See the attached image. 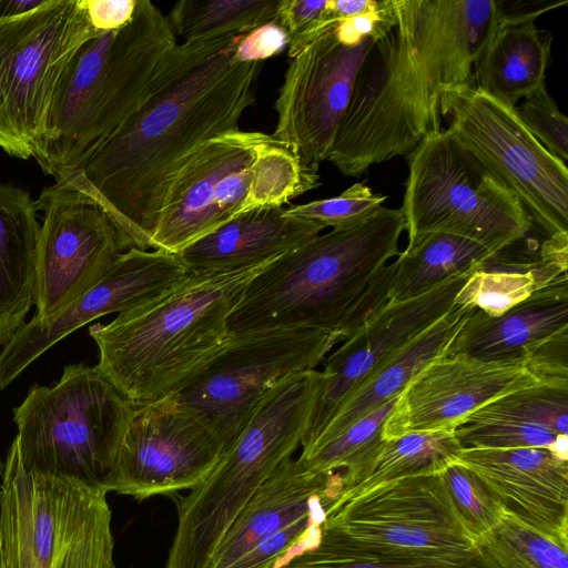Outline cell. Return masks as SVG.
Instances as JSON below:
<instances>
[{"label": "cell", "mask_w": 568, "mask_h": 568, "mask_svg": "<svg viewBox=\"0 0 568 568\" xmlns=\"http://www.w3.org/2000/svg\"><path fill=\"white\" fill-rule=\"evenodd\" d=\"M176 44L166 16L150 0L136 1L125 27L85 42L62 79L34 158L42 171L55 181L72 173L140 106Z\"/></svg>", "instance_id": "cell-5"}, {"label": "cell", "mask_w": 568, "mask_h": 568, "mask_svg": "<svg viewBox=\"0 0 568 568\" xmlns=\"http://www.w3.org/2000/svg\"><path fill=\"white\" fill-rule=\"evenodd\" d=\"M323 534L369 556L483 565L439 473L390 481L329 508Z\"/></svg>", "instance_id": "cell-11"}, {"label": "cell", "mask_w": 568, "mask_h": 568, "mask_svg": "<svg viewBox=\"0 0 568 568\" xmlns=\"http://www.w3.org/2000/svg\"><path fill=\"white\" fill-rule=\"evenodd\" d=\"M241 36L176 44L140 106L55 181L98 202L132 247L150 248L166 191L187 156L206 140L239 130L254 104L263 62L233 61Z\"/></svg>", "instance_id": "cell-1"}, {"label": "cell", "mask_w": 568, "mask_h": 568, "mask_svg": "<svg viewBox=\"0 0 568 568\" xmlns=\"http://www.w3.org/2000/svg\"><path fill=\"white\" fill-rule=\"evenodd\" d=\"M106 494L27 471L14 439L0 483V568H114Z\"/></svg>", "instance_id": "cell-7"}, {"label": "cell", "mask_w": 568, "mask_h": 568, "mask_svg": "<svg viewBox=\"0 0 568 568\" xmlns=\"http://www.w3.org/2000/svg\"><path fill=\"white\" fill-rule=\"evenodd\" d=\"M285 209L242 213L178 254L190 273L227 272L271 262L326 229L316 222L286 216Z\"/></svg>", "instance_id": "cell-24"}, {"label": "cell", "mask_w": 568, "mask_h": 568, "mask_svg": "<svg viewBox=\"0 0 568 568\" xmlns=\"http://www.w3.org/2000/svg\"><path fill=\"white\" fill-rule=\"evenodd\" d=\"M343 488L341 474H312L297 459H286L239 513L210 568H231L263 537L315 510H328Z\"/></svg>", "instance_id": "cell-22"}, {"label": "cell", "mask_w": 568, "mask_h": 568, "mask_svg": "<svg viewBox=\"0 0 568 568\" xmlns=\"http://www.w3.org/2000/svg\"><path fill=\"white\" fill-rule=\"evenodd\" d=\"M189 274L179 254L138 247L123 252L75 301L47 318L33 316L18 329L0 354V389L77 328L109 313L143 306L173 290Z\"/></svg>", "instance_id": "cell-18"}, {"label": "cell", "mask_w": 568, "mask_h": 568, "mask_svg": "<svg viewBox=\"0 0 568 568\" xmlns=\"http://www.w3.org/2000/svg\"><path fill=\"white\" fill-rule=\"evenodd\" d=\"M3 468H4V464H2V462L0 460V483H1L2 474H3Z\"/></svg>", "instance_id": "cell-48"}, {"label": "cell", "mask_w": 568, "mask_h": 568, "mask_svg": "<svg viewBox=\"0 0 568 568\" xmlns=\"http://www.w3.org/2000/svg\"><path fill=\"white\" fill-rule=\"evenodd\" d=\"M322 384V371L293 373L262 398L212 474L178 503V526L165 568H210L242 508L302 446Z\"/></svg>", "instance_id": "cell-6"}, {"label": "cell", "mask_w": 568, "mask_h": 568, "mask_svg": "<svg viewBox=\"0 0 568 568\" xmlns=\"http://www.w3.org/2000/svg\"><path fill=\"white\" fill-rule=\"evenodd\" d=\"M47 0H0V23L28 13Z\"/></svg>", "instance_id": "cell-47"}, {"label": "cell", "mask_w": 568, "mask_h": 568, "mask_svg": "<svg viewBox=\"0 0 568 568\" xmlns=\"http://www.w3.org/2000/svg\"><path fill=\"white\" fill-rule=\"evenodd\" d=\"M271 262L190 273L161 297L120 313L109 324L91 325L98 368L132 402L169 396L230 341L233 308L248 282Z\"/></svg>", "instance_id": "cell-4"}, {"label": "cell", "mask_w": 568, "mask_h": 568, "mask_svg": "<svg viewBox=\"0 0 568 568\" xmlns=\"http://www.w3.org/2000/svg\"><path fill=\"white\" fill-rule=\"evenodd\" d=\"M471 268L412 300L387 302L326 356L321 395L301 448L317 437L365 379L455 306V296Z\"/></svg>", "instance_id": "cell-20"}, {"label": "cell", "mask_w": 568, "mask_h": 568, "mask_svg": "<svg viewBox=\"0 0 568 568\" xmlns=\"http://www.w3.org/2000/svg\"><path fill=\"white\" fill-rule=\"evenodd\" d=\"M460 449L455 430L415 432L384 440L367 469L332 507L390 481L438 474L457 460Z\"/></svg>", "instance_id": "cell-30"}, {"label": "cell", "mask_w": 568, "mask_h": 568, "mask_svg": "<svg viewBox=\"0 0 568 568\" xmlns=\"http://www.w3.org/2000/svg\"><path fill=\"white\" fill-rule=\"evenodd\" d=\"M379 0H327V12L335 21L356 16L377 7Z\"/></svg>", "instance_id": "cell-46"}, {"label": "cell", "mask_w": 568, "mask_h": 568, "mask_svg": "<svg viewBox=\"0 0 568 568\" xmlns=\"http://www.w3.org/2000/svg\"><path fill=\"white\" fill-rule=\"evenodd\" d=\"M547 383L528 362L440 356L406 385L383 427L389 440L415 432L455 430L475 410L513 390Z\"/></svg>", "instance_id": "cell-19"}, {"label": "cell", "mask_w": 568, "mask_h": 568, "mask_svg": "<svg viewBox=\"0 0 568 568\" xmlns=\"http://www.w3.org/2000/svg\"><path fill=\"white\" fill-rule=\"evenodd\" d=\"M43 212L36 260V317L47 318L95 285L132 247L92 197L55 182L36 200Z\"/></svg>", "instance_id": "cell-15"}, {"label": "cell", "mask_w": 568, "mask_h": 568, "mask_svg": "<svg viewBox=\"0 0 568 568\" xmlns=\"http://www.w3.org/2000/svg\"><path fill=\"white\" fill-rule=\"evenodd\" d=\"M447 130L519 200L535 230L568 237V169L526 129L515 108L474 83L446 89Z\"/></svg>", "instance_id": "cell-13"}, {"label": "cell", "mask_w": 568, "mask_h": 568, "mask_svg": "<svg viewBox=\"0 0 568 568\" xmlns=\"http://www.w3.org/2000/svg\"><path fill=\"white\" fill-rule=\"evenodd\" d=\"M326 509L315 510L258 540L231 568H270L318 545Z\"/></svg>", "instance_id": "cell-38"}, {"label": "cell", "mask_w": 568, "mask_h": 568, "mask_svg": "<svg viewBox=\"0 0 568 568\" xmlns=\"http://www.w3.org/2000/svg\"><path fill=\"white\" fill-rule=\"evenodd\" d=\"M280 0H181L166 16L185 41L240 36L276 21Z\"/></svg>", "instance_id": "cell-34"}, {"label": "cell", "mask_w": 568, "mask_h": 568, "mask_svg": "<svg viewBox=\"0 0 568 568\" xmlns=\"http://www.w3.org/2000/svg\"><path fill=\"white\" fill-rule=\"evenodd\" d=\"M486 568H568V546L505 508L498 523L475 541Z\"/></svg>", "instance_id": "cell-32"}, {"label": "cell", "mask_w": 568, "mask_h": 568, "mask_svg": "<svg viewBox=\"0 0 568 568\" xmlns=\"http://www.w3.org/2000/svg\"><path fill=\"white\" fill-rule=\"evenodd\" d=\"M320 184L318 170L306 165L298 154L264 134L254 148L251 182L241 214L283 206Z\"/></svg>", "instance_id": "cell-31"}, {"label": "cell", "mask_w": 568, "mask_h": 568, "mask_svg": "<svg viewBox=\"0 0 568 568\" xmlns=\"http://www.w3.org/2000/svg\"><path fill=\"white\" fill-rule=\"evenodd\" d=\"M395 20L394 0H379L376 8L338 21L334 32L341 43L354 47L366 39L378 40L392 29Z\"/></svg>", "instance_id": "cell-43"}, {"label": "cell", "mask_w": 568, "mask_h": 568, "mask_svg": "<svg viewBox=\"0 0 568 568\" xmlns=\"http://www.w3.org/2000/svg\"><path fill=\"white\" fill-rule=\"evenodd\" d=\"M395 24L374 41L327 159L359 176L442 131L440 97L474 83L501 16L496 0H394Z\"/></svg>", "instance_id": "cell-2"}, {"label": "cell", "mask_w": 568, "mask_h": 568, "mask_svg": "<svg viewBox=\"0 0 568 568\" xmlns=\"http://www.w3.org/2000/svg\"><path fill=\"white\" fill-rule=\"evenodd\" d=\"M493 253L483 244L458 235L425 234L407 244L390 263L393 272L387 302H403L419 296Z\"/></svg>", "instance_id": "cell-29"}, {"label": "cell", "mask_w": 568, "mask_h": 568, "mask_svg": "<svg viewBox=\"0 0 568 568\" xmlns=\"http://www.w3.org/2000/svg\"><path fill=\"white\" fill-rule=\"evenodd\" d=\"M530 234L473 266L454 305L497 316L567 274L568 237L540 242Z\"/></svg>", "instance_id": "cell-25"}, {"label": "cell", "mask_w": 568, "mask_h": 568, "mask_svg": "<svg viewBox=\"0 0 568 568\" xmlns=\"http://www.w3.org/2000/svg\"><path fill=\"white\" fill-rule=\"evenodd\" d=\"M541 12L505 14L477 61V88L515 108L520 98L545 83L551 37L541 36L535 20Z\"/></svg>", "instance_id": "cell-28"}, {"label": "cell", "mask_w": 568, "mask_h": 568, "mask_svg": "<svg viewBox=\"0 0 568 568\" xmlns=\"http://www.w3.org/2000/svg\"><path fill=\"white\" fill-rule=\"evenodd\" d=\"M385 200V195L375 194L363 182H357L337 196L292 205L284 214L333 229L359 220L382 206Z\"/></svg>", "instance_id": "cell-40"}, {"label": "cell", "mask_w": 568, "mask_h": 568, "mask_svg": "<svg viewBox=\"0 0 568 568\" xmlns=\"http://www.w3.org/2000/svg\"><path fill=\"white\" fill-rule=\"evenodd\" d=\"M334 27L291 59L274 104L272 139L316 170L332 152L359 68L374 43L366 39L345 45Z\"/></svg>", "instance_id": "cell-16"}, {"label": "cell", "mask_w": 568, "mask_h": 568, "mask_svg": "<svg viewBox=\"0 0 568 568\" xmlns=\"http://www.w3.org/2000/svg\"><path fill=\"white\" fill-rule=\"evenodd\" d=\"M515 111L526 129L556 159L566 164L568 160V120L554 99L540 84L525 97Z\"/></svg>", "instance_id": "cell-41"}, {"label": "cell", "mask_w": 568, "mask_h": 568, "mask_svg": "<svg viewBox=\"0 0 568 568\" xmlns=\"http://www.w3.org/2000/svg\"><path fill=\"white\" fill-rule=\"evenodd\" d=\"M287 44L288 38L284 29L276 21H271L241 36L233 61L264 62L265 59L280 54Z\"/></svg>", "instance_id": "cell-44"}, {"label": "cell", "mask_w": 568, "mask_h": 568, "mask_svg": "<svg viewBox=\"0 0 568 568\" xmlns=\"http://www.w3.org/2000/svg\"><path fill=\"white\" fill-rule=\"evenodd\" d=\"M466 418L538 426L568 437V382H547L513 390Z\"/></svg>", "instance_id": "cell-35"}, {"label": "cell", "mask_w": 568, "mask_h": 568, "mask_svg": "<svg viewBox=\"0 0 568 568\" xmlns=\"http://www.w3.org/2000/svg\"><path fill=\"white\" fill-rule=\"evenodd\" d=\"M327 0H280L276 22L288 38V57L295 58L337 22L326 12Z\"/></svg>", "instance_id": "cell-42"}, {"label": "cell", "mask_w": 568, "mask_h": 568, "mask_svg": "<svg viewBox=\"0 0 568 568\" xmlns=\"http://www.w3.org/2000/svg\"><path fill=\"white\" fill-rule=\"evenodd\" d=\"M400 211L407 244L425 234L448 233L496 252L535 230L515 194L447 129L408 154Z\"/></svg>", "instance_id": "cell-9"}, {"label": "cell", "mask_w": 568, "mask_h": 568, "mask_svg": "<svg viewBox=\"0 0 568 568\" xmlns=\"http://www.w3.org/2000/svg\"><path fill=\"white\" fill-rule=\"evenodd\" d=\"M225 453L199 417L168 397L135 403L101 488L136 499L193 489Z\"/></svg>", "instance_id": "cell-14"}, {"label": "cell", "mask_w": 568, "mask_h": 568, "mask_svg": "<svg viewBox=\"0 0 568 568\" xmlns=\"http://www.w3.org/2000/svg\"><path fill=\"white\" fill-rule=\"evenodd\" d=\"M270 568H486L428 560L376 557L347 550L323 534L317 546L288 556Z\"/></svg>", "instance_id": "cell-39"}, {"label": "cell", "mask_w": 568, "mask_h": 568, "mask_svg": "<svg viewBox=\"0 0 568 568\" xmlns=\"http://www.w3.org/2000/svg\"><path fill=\"white\" fill-rule=\"evenodd\" d=\"M37 212L27 191L0 183V344L13 337L36 305Z\"/></svg>", "instance_id": "cell-27"}, {"label": "cell", "mask_w": 568, "mask_h": 568, "mask_svg": "<svg viewBox=\"0 0 568 568\" xmlns=\"http://www.w3.org/2000/svg\"><path fill=\"white\" fill-rule=\"evenodd\" d=\"M339 342L337 332L313 327L231 335L166 397L199 417L227 452L258 403L282 378L315 369Z\"/></svg>", "instance_id": "cell-12"}, {"label": "cell", "mask_w": 568, "mask_h": 568, "mask_svg": "<svg viewBox=\"0 0 568 568\" xmlns=\"http://www.w3.org/2000/svg\"><path fill=\"white\" fill-rule=\"evenodd\" d=\"M264 134L239 129L200 144L166 191L150 248L178 254L240 215Z\"/></svg>", "instance_id": "cell-17"}, {"label": "cell", "mask_w": 568, "mask_h": 568, "mask_svg": "<svg viewBox=\"0 0 568 568\" xmlns=\"http://www.w3.org/2000/svg\"><path fill=\"white\" fill-rule=\"evenodd\" d=\"M398 397L377 407L321 446L301 454L297 462L312 474H341L343 491L371 465L384 443L383 427Z\"/></svg>", "instance_id": "cell-33"}, {"label": "cell", "mask_w": 568, "mask_h": 568, "mask_svg": "<svg viewBox=\"0 0 568 568\" xmlns=\"http://www.w3.org/2000/svg\"><path fill=\"white\" fill-rule=\"evenodd\" d=\"M476 308L455 305L397 354L376 369L338 407L317 437L302 448L307 453L331 440L362 417L404 390L408 382L432 361L449 354L453 341Z\"/></svg>", "instance_id": "cell-26"}, {"label": "cell", "mask_w": 568, "mask_h": 568, "mask_svg": "<svg viewBox=\"0 0 568 568\" xmlns=\"http://www.w3.org/2000/svg\"><path fill=\"white\" fill-rule=\"evenodd\" d=\"M134 405L97 365L65 366L13 408L23 468L101 488Z\"/></svg>", "instance_id": "cell-8"}, {"label": "cell", "mask_w": 568, "mask_h": 568, "mask_svg": "<svg viewBox=\"0 0 568 568\" xmlns=\"http://www.w3.org/2000/svg\"><path fill=\"white\" fill-rule=\"evenodd\" d=\"M568 331V275L497 316L471 312L449 354L487 362H528L546 342Z\"/></svg>", "instance_id": "cell-23"}, {"label": "cell", "mask_w": 568, "mask_h": 568, "mask_svg": "<svg viewBox=\"0 0 568 568\" xmlns=\"http://www.w3.org/2000/svg\"><path fill=\"white\" fill-rule=\"evenodd\" d=\"M404 231L400 209L382 205L278 256L246 285L229 334L313 327L345 341L374 314L371 285L399 255Z\"/></svg>", "instance_id": "cell-3"}, {"label": "cell", "mask_w": 568, "mask_h": 568, "mask_svg": "<svg viewBox=\"0 0 568 568\" xmlns=\"http://www.w3.org/2000/svg\"><path fill=\"white\" fill-rule=\"evenodd\" d=\"M457 460L508 510L568 546V459L546 448H462Z\"/></svg>", "instance_id": "cell-21"}, {"label": "cell", "mask_w": 568, "mask_h": 568, "mask_svg": "<svg viewBox=\"0 0 568 568\" xmlns=\"http://www.w3.org/2000/svg\"><path fill=\"white\" fill-rule=\"evenodd\" d=\"M138 0H84L91 27L99 34L119 30L132 19Z\"/></svg>", "instance_id": "cell-45"}, {"label": "cell", "mask_w": 568, "mask_h": 568, "mask_svg": "<svg viewBox=\"0 0 568 568\" xmlns=\"http://www.w3.org/2000/svg\"><path fill=\"white\" fill-rule=\"evenodd\" d=\"M439 475L453 507L475 540L498 523L506 507L473 470L456 460Z\"/></svg>", "instance_id": "cell-36"}, {"label": "cell", "mask_w": 568, "mask_h": 568, "mask_svg": "<svg viewBox=\"0 0 568 568\" xmlns=\"http://www.w3.org/2000/svg\"><path fill=\"white\" fill-rule=\"evenodd\" d=\"M455 435L462 448H546L568 459V437L538 426L466 418Z\"/></svg>", "instance_id": "cell-37"}, {"label": "cell", "mask_w": 568, "mask_h": 568, "mask_svg": "<svg viewBox=\"0 0 568 568\" xmlns=\"http://www.w3.org/2000/svg\"><path fill=\"white\" fill-rule=\"evenodd\" d=\"M101 34L84 0H47L0 23V149L28 160L44 140L52 106L75 53Z\"/></svg>", "instance_id": "cell-10"}]
</instances>
